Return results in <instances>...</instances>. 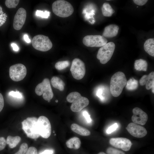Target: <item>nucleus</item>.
I'll use <instances>...</instances> for the list:
<instances>
[{
	"label": "nucleus",
	"instance_id": "obj_1",
	"mask_svg": "<svg viewBox=\"0 0 154 154\" xmlns=\"http://www.w3.org/2000/svg\"><path fill=\"white\" fill-rule=\"evenodd\" d=\"M127 82L125 74L121 72L115 73L111 78L110 90L114 97L119 96L121 94Z\"/></svg>",
	"mask_w": 154,
	"mask_h": 154
},
{
	"label": "nucleus",
	"instance_id": "obj_2",
	"mask_svg": "<svg viewBox=\"0 0 154 154\" xmlns=\"http://www.w3.org/2000/svg\"><path fill=\"white\" fill-rule=\"evenodd\" d=\"M66 99L69 102L72 103L70 109L75 112L80 111L88 106L89 103L87 98L82 96L79 93L76 92L69 93Z\"/></svg>",
	"mask_w": 154,
	"mask_h": 154
},
{
	"label": "nucleus",
	"instance_id": "obj_3",
	"mask_svg": "<svg viewBox=\"0 0 154 154\" xmlns=\"http://www.w3.org/2000/svg\"><path fill=\"white\" fill-rule=\"evenodd\" d=\"M53 13L56 15L61 17L70 16L73 13L74 9L69 2L63 0H56L52 5Z\"/></svg>",
	"mask_w": 154,
	"mask_h": 154
},
{
	"label": "nucleus",
	"instance_id": "obj_4",
	"mask_svg": "<svg viewBox=\"0 0 154 154\" xmlns=\"http://www.w3.org/2000/svg\"><path fill=\"white\" fill-rule=\"evenodd\" d=\"M37 120L35 117H28L22 122V128L28 137L35 139L40 136L37 129Z\"/></svg>",
	"mask_w": 154,
	"mask_h": 154
},
{
	"label": "nucleus",
	"instance_id": "obj_5",
	"mask_svg": "<svg viewBox=\"0 0 154 154\" xmlns=\"http://www.w3.org/2000/svg\"><path fill=\"white\" fill-rule=\"evenodd\" d=\"M31 43L35 49L42 52L49 50L52 46V43L47 36L38 35L33 38Z\"/></svg>",
	"mask_w": 154,
	"mask_h": 154
},
{
	"label": "nucleus",
	"instance_id": "obj_6",
	"mask_svg": "<svg viewBox=\"0 0 154 154\" xmlns=\"http://www.w3.org/2000/svg\"><path fill=\"white\" fill-rule=\"evenodd\" d=\"M115 48V44L110 42L101 47L99 50L97 55V59L103 64L107 63L111 58Z\"/></svg>",
	"mask_w": 154,
	"mask_h": 154
},
{
	"label": "nucleus",
	"instance_id": "obj_7",
	"mask_svg": "<svg viewBox=\"0 0 154 154\" xmlns=\"http://www.w3.org/2000/svg\"><path fill=\"white\" fill-rule=\"evenodd\" d=\"M35 92L38 96L42 94L43 98L45 100H50L53 97L54 94L48 78H44L42 82L38 84L35 88Z\"/></svg>",
	"mask_w": 154,
	"mask_h": 154
},
{
	"label": "nucleus",
	"instance_id": "obj_8",
	"mask_svg": "<svg viewBox=\"0 0 154 154\" xmlns=\"http://www.w3.org/2000/svg\"><path fill=\"white\" fill-rule=\"evenodd\" d=\"M37 127L40 136L44 138H47L50 135L51 127L48 119L44 116H41L38 118Z\"/></svg>",
	"mask_w": 154,
	"mask_h": 154
},
{
	"label": "nucleus",
	"instance_id": "obj_9",
	"mask_svg": "<svg viewBox=\"0 0 154 154\" xmlns=\"http://www.w3.org/2000/svg\"><path fill=\"white\" fill-rule=\"evenodd\" d=\"M10 78L13 81L18 82L23 80L27 74V69L23 64L18 63L11 66L9 69Z\"/></svg>",
	"mask_w": 154,
	"mask_h": 154
},
{
	"label": "nucleus",
	"instance_id": "obj_10",
	"mask_svg": "<svg viewBox=\"0 0 154 154\" xmlns=\"http://www.w3.org/2000/svg\"><path fill=\"white\" fill-rule=\"evenodd\" d=\"M70 71L74 78L77 80L82 79L86 73L84 63L79 58H74L72 60Z\"/></svg>",
	"mask_w": 154,
	"mask_h": 154
},
{
	"label": "nucleus",
	"instance_id": "obj_11",
	"mask_svg": "<svg viewBox=\"0 0 154 154\" xmlns=\"http://www.w3.org/2000/svg\"><path fill=\"white\" fill-rule=\"evenodd\" d=\"M107 39L100 35H88L85 36L82 42L85 45L90 47H102L107 42Z\"/></svg>",
	"mask_w": 154,
	"mask_h": 154
},
{
	"label": "nucleus",
	"instance_id": "obj_12",
	"mask_svg": "<svg viewBox=\"0 0 154 154\" xmlns=\"http://www.w3.org/2000/svg\"><path fill=\"white\" fill-rule=\"evenodd\" d=\"M109 143L112 146L121 149L125 151H128L130 149L132 143L128 139L124 137H117L111 138Z\"/></svg>",
	"mask_w": 154,
	"mask_h": 154
},
{
	"label": "nucleus",
	"instance_id": "obj_13",
	"mask_svg": "<svg viewBox=\"0 0 154 154\" xmlns=\"http://www.w3.org/2000/svg\"><path fill=\"white\" fill-rule=\"evenodd\" d=\"M126 129L131 135L137 138L143 137L147 133L144 127L133 122L129 123Z\"/></svg>",
	"mask_w": 154,
	"mask_h": 154
},
{
	"label": "nucleus",
	"instance_id": "obj_14",
	"mask_svg": "<svg viewBox=\"0 0 154 154\" xmlns=\"http://www.w3.org/2000/svg\"><path fill=\"white\" fill-rule=\"evenodd\" d=\"M27 17L26 10L23 8H20L17 11L14 16L13 25L16 30H20L25 23Z\"/></svg>",
	"mask_w": 154,
	"mask_h": 154
},
{
	"label": "nucleus",
	"instance_id": "obj_15",
	"mask_svg": "<svg viewBox=\"0 0 154 154\" xmlns=\"http://www.w3.org/2000/svg\"><path fill=\"white\" fill-rule=\"evenodd\" d=\"M133 115L131 120L133 123L141 125H145L148 119L147 114L140 108H134L133 110Z\"/></svg>",
	"mask_w": 154,
	"mask_h": 154
},
{
	"label": "nucleus",
	"instance_id": "obj_16",
	"mask_svg": "<svg viewBox=\"0 0 154 154\" xmlns=\"http://www.w3.org/2000/svg\"><path fill=\"white\" fill-rule=\"evenodd\" d=\"M119 30L117 25L115 24L109 25L105 28L102 36L107 38L115 37L117 35Z\"/></svg>",
	"mask_w": 154,
	"mask_h": 154
},
{
	"label": "nucleus",
	"instance_id": "obj_17",
	"mask_svg": "<svg viewBox=\"0 0 154 154\" xmlns=\"http://www.w3.org/2000/svg\"><path fill=\"white\" fill-rule=\"evenodd\" d=\"M70 128L73 131L82 136H88L91 134L88 130L76 123L72 124Z\"/></svg>",
	"mask_w": 154,
	"mask_h": 154
},
{
	"label": "nucleus",
	"instance_id": "obj_18",
	"mask_svg": "<svg viewBox=\"0 0 154 154\" xmlns=\"http://www.w3.org/2000/svg\"><path fill=\"white\" fill-rule=\"evenodd\" d=\"M145 52L151 56H154V39L150 38L147 40L144 45Z\"/></svg>",
	"mask_w": 154,
	"mask_h": 154
},
{
	"label": "nucleus",
	"instance_id": "obj_19",
	"mask_svg": "<svg viewBox=\"0 0 154 154\" xmlns=\"http://www.w3.org/2000/svg\"><path fill=\"white\" fill-rule=\"evenodd\" d=\"M81 144L80 139L77 137H72L66 142V145L68 148L75 149H79L80 147Z\"/></svg>",
	"mask_w": 154,
	"mask_h": 154
},
{
	"label": "nucleus",
	"instance_id": "obj_20",
	"mask_svg": "<svg viewBox=\"0 0 154 154\" xmlns=\"http://www.w3.org/2000/svg\"><path fill=\"white\" fill-rule=\"evenodd\" d=\"M51 82L52 86L55 88L60 91H62L64 90L65 83L59 77L57 76L53 77L51 79Z\"/></svg>",
	"mask_w": 154,
	"mask_h": 154
},
{
	"label": "nucleus",
	"instance_id": "obj_21",
	"mask_svg": "<svg viewBox=\"0 0 154 154\" xmlns=\"http://www.w3.org/2000/svg\"><path fill=\"white\" fill-rule=\"evenodd\" d=\"M148 64L147 61L143 59H140L135 60L134 63V68L138 71H147Z\"/></svg>",
	"mask_w": 154,
	"mask_h": 154
},
{
	"label": "nucleus",
	"instance_id": "obj_22",
	"mask_svg": "<svg viewBox=\"0 0 154 154\" xmlns=\"http://www.w3.org/2000/svg\"><path fill=\"white\" fill-rule=\"evenodd\" d=\"M21 139V137L18 136H8L6 140V143L9 145L11 148L15 147L20 142Z\"/></svg>",
	"mask_w": 154,
	"mask_h": 154
},
{
	"label": "nucleus",
	"instance_id": "obj_23",
	"mask_svg": "<svg viewBox=\"0 0 154 154\" xmlns=\"http://www.w3.org/2000/svg\"><path fill=\"white\" fill-rule=\"evenodd\" d=\"M138 86V81L133 78H130L127 82L126 84V88L129 91L134 90L136 89Z\"/></svg>",
	"mask_w": 154,
	"mask_h": 154
},
{
	"label": "nucleus",
	"instance_id": "obj_24",
	"mask_svg": "<svg viewBox=\"0 0 154 154\" xmlns=\"http://www.w3.org/2000/svg\"><path fill=\"white\" fill-rule=\"evenodd\" d=\"M148 75V79L145 87L147 90H149L154 85V72H151Z\"/></svg>",
	"mask_w": 154,
	"mask_h": 154
},
{
	"label": "nucleus",
	"instance_id": "obj_25",
	"mask_svg": "<svg viewBox=\"0 0 154 154\" xmlns=\"http://www.w3.org/2000/svg\"><path fill=\"white\" fill-rule=\"evenodd\" d=\"M70 65V62L68 61H59L55 64V68L57 70H61L64 69Z\"/></svg>",
	"mask_w": 154,
	"mask_h": 154
},
{
	"label": "nucleus",
	"instance_id": "obj_26",
	"mask_svg": "<svg viewBox=\"0 0 154 154\" xmlns=\"http://www.w3.org/2000/svg\"><path fill=\"white\" fill-rule=\"evenodd\" d=\"M19 2V0H6L5 1V4L8 8H15Z\"/></svg>",
	"mask_w": 154,
	"mask_h": 154
},
{
	"label": "nucleus",
	"instance_id": "obj_27",
	"mask_svg": "<svg viewBox=\"0 0 154 154\" xmlns=\"http://www.w3.org/2000/svg\"><path fill=\"white\" fill-rule=\"evenodd\" d=\"M50 12L46 11L43 12V11L37 10L36 12V15L37 16L44 18H48L50 16Z\"/></svg>",
	"mask_w": 154,
	"mask_h": 154
},
{
	"label": "nucleus",
	"instance_id": "obj_28",
	"mask_svg": "<svg viewBox=\"0 0 154 154\" xmlns=\"http://www.w3.org/2000/svg\"><path fill=\"white\" fill-rule=\"evenodd\" d=\"M28 148V144L23 143L21 145L18 151L14 154H25Z\"/></svg>",
	"mask_w": 154,
	"mask_h": 154
},
{
	"label": "nucleus",
	"instance_id": "obj_29",
	"mask_svg": "<svg viewBox=\"0 0 154 154\" xmlns=\"http://www.w3.org/2000/svg\"><path fill=\"white\" fill-rule=\"evenodd\" d=\"M106 152L108 154H125L122 151L110 147L107 149Z\"/></svg>",
	"mask_w": 154,
	"mask_h": 154
},
{
	"label": "nucleus",
	"instance_id": "obj_30",
	"mask_svg": "<svg viewBox=\"0 0 154 154\" xmlns=\"http://www.w3.org/2000/svg\"><path fill=\"white\" fill-rule=\"evenodd\" d=\"M102 7L105 10L112 14L115 12L114 10L112 9L111 6L108 3H104Z\"/></svg>",
	"mask_w": 154,
	"mask_h": 154
},
{
	"label": "nucleus",
	"instance_id": "obj_31",
	"mask_svg": "<svg viewBox=\"0 0 154 154\" xmlns=\"http://www.w3.org/2000/svg\"><path fill=\"white\" fill-rule=\"evenodd\" d=\"M9 95L14 98L21 99L22 97V94L19 91L14 92L12 91L9 92Z\"/></svg>",
	"mask_w": 154,
	"mask_h": 154
},
{
	"label": "nucleus",
	"instance_id": "obj_32",
	"mask_svg": "<svg viewBox=\"0 0 154 154\" xmlns=\"http://www.w3.org/2000/svg\"><path fill=\"white\" fill-rule=\"evenodd\" d=\"M117 123H115L110 127L107 129L106 132L108 134H110L115 131L118 127Z\"/></svg>",
	"mask_w": 154,
	"mask_h": 154
},
{
	"label": "nucleus",
	"instance_id": "obj_33",
	"mask_svg": "<svg viewBox=\"0 0 154 154\" xmlns=\"http://www.w3.org/2000/svg\"><path fill=\"white\" fill-rule=\"evenodd\" d=\"M25 154H38L37 149L34 147H31L28 148Z\"/></svg>",
	"mask_w": 154,
	"mask_h": 154
},
{
	"label": "nucleus",
	"instance_id": "obj_34",
	"mask_svg": "<svg viewBox=\"0 0 154 154\" xmlns=\"http://www.w3.org/2000/svg\"><path fill=\"white\" fill-rule=\"evenodd\" d=\"M6 141L3 137H0V151L4 149L6 145Z\"/></svg>",
	"mask_w": 154,
	"mask_h": 154
},
{
	"label": "nucleus",
	"instance_id": "obj_35",
	"mask_svg": "<svg viewBox=\"0 0 154 154\" xmlns=\"http://www.w3.org/2000/svg\"><path fill=\"white\" fill-rule=\"evenodd\" d=\"M148 75H145L143 76L140 78L139 81L140 85L142 86L146 84L148 79Z\"/></svg>",
	"mask_w": 154,
	"mask_h": 154
},
{
	"label": "nucleus",
	"instance_id": "obj_36",
	"mask_svg": "<svg viewBox=\"0 0 154 154\" xmlns=\"http://www.w3.org/2000/svg\"><path fill=\"white\" fill-rule=\"evenodd\" d=\"M133 2L136 4L140 5L142 6L145 4L147 2V0H133Z\"/></svg>",
	"mask_w": 154,
	"mask_h": 154
},
{
	"label": "nucleus",
	"instance_id": "obj_37",
	"mask_svg": "<svg viewBox=\"0 0 154 154\" xmlns=\"http://www.w3.org/2000/svg\"><path fill=\"white\" fill-rule=\"evenodd\" d=\"M83 114L87 122L90 123L91 121L92 120L90 116L87 112L86 111H84L83 112Z\"/></svg>",
	"mask_w": 154,
	"mask_h": 154
},
{
	"label": "nucleus",
	"instance_id": "obj_38",
	"mask_svg": "<svg viewBox=\"0 0 154 154\" xmlns=\"http://www.w3.org/2000/svg\"><path fill=\"white\" fill-rule=\"evenodd\" d=\"M4 106V100L3 96L0 93V112L2 110Z\"/></svg>",
	"mask_w": 154,
	"mask_h": 154
},
{
	"label": "nucleus",
	"instance_id": "obj_39",
	"mask_svg": "<svg viewBox=\"0 0 154 154\" xmlns=\"http://www.w3.org/2000/svg\"><path fill=\"white\" fill-rule=\"evenodd\" d=\"M102 14L105 16L110 17L112 15V14L106 11L102 7Z\"/></svg>",
	"mask_w": 154,
	"mask_h": 154
},
{
	"label": "nucleus",
	"instance_id": "obj_40",
	"mask_svg": "<svg viewBox=\"0 0 154 154\" xmlns=\"http://www.w3.org/2000/svg\"><path fill=\"white\" fill-rule=\"evenodd\" d=\"M102 89H99L98 90L96 93L97 96L102 100H103L104 99V97L102 96Z\"/></svg>",
	"mask_w": 154,
	"mask_h": 154
},
{
	"label": "nucleus",
	"instance_id": "obj_41",
	"mask_svg": "<svg viewBox=\"0 0 154 154\" xmlns=\"http://www.w3.org/2000/svg\"><path fill=\"white\" fill-rule=\"evenodd\" d=\"M11 45L13 50L16 51H17L19 50V48L16 44L14 43H12L11 44Z\"/></svg>",
	"mask_w": 154,
	"mask_h": 154
},
{
	"label": "nucleus",
	"instance_id": "obj_42",
	"mask_svg": "<svg viewBox=\"0 0 154 154\" xmlns=\"http://www.w3.org/2000/svg\"><path fill=\"white\" fill-rule=\"evenodd\" d=\"M53 151L52 150H46L40 153V154H52Z\"/></svg>",
	"mask_w": 154,
	"mask_h": 154
},
{
	"label": "nucleus",
	"instance_id": "obj_43",
	"mask_svg": "<svg viewBox=\"0 0 154 154\" xmlns=\"http://www.w3.org/2000/svg\"><path fill=\"white\" fill-rule=\"evenodd\" d=\"M24 38L25 40L27 43H29L31 42V40L29 38L28 36L27 35H25L24 36Z\"/></svg>",
	"mask_w": 154,
	"mask_h": 154
},
{
	"label": "nucleus",
	"instance_id": "obj_44",
	"mask_svg": "<svg viewBox=\"0 0 154 154\" xmlns=\"http://www.w3.org/2000/svg\"><path fill=\"white\" fill-rule=\"evenodd\" d=\"M98 154H107L106 153H105L103 152H101L98 153Z\"/></svg>",
	"mask_w": 154,
	"mask_h": 154
},
{
	"label": "nucleus",
	"instance_id": "obj_45",
	"mask_svg": "<svg viewBox=\"0 0 154 154\" xmlns=\"http://www.w3.org/2000/svg\"><path fill=\"white\" fill-rule=\"evenodd\" d=\"M55 102H58V100H55Z\"/></svg>",
	"mask_w": 154,
	"mask_h": 154
},
{
	"label": "nucleus",
	"instance_id": "obj_46",
	"mask_svg": "<svg viewBox=\"0 0 154 154\" xmlns=\"http://www.w3.org/2000/svg\"><path fill=\"white\" fill-rule=\"evenodd\" d=\"M48 102H50V100H48Z\"/></svg>",
	"mask_w": 154,
	"mask_h": 154
}]
</instances>
